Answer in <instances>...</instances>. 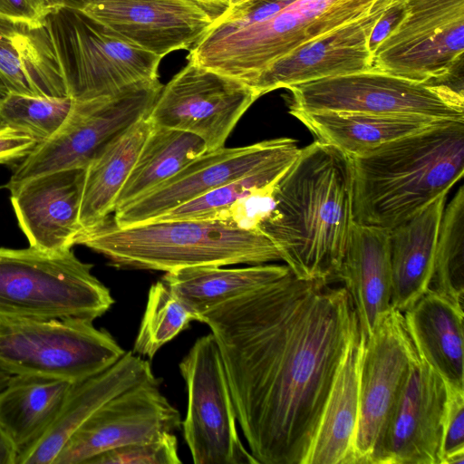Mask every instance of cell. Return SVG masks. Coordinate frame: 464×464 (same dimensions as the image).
Masks as SVG:
<instances>
[{"label":"cell","instance_id":"ac0fdd59","mask_svg":"<svg viewBox=\"0 0 464 464\" xmlns=\"http://www.w3.org/2000/svg\"><path fill=\"white\" fill-rule=\"evenodd\" d=\"M82 11L160 58L189 50L213 23L190 0H108Z\"/></svg>","mask_w":464,"mask_h":464},{"label":"cell","instance_id":"f6af8a7d","mask_svg":"<svg viewBox=\"0 0 464 464\" xmlns=\"http://www.w3.org/2000/svg\"><path fill=\"white\" fill-rule=\"evenodd\" d=\"M7 93H8V90L5 87V85L4 84V82H2V80L0 79V102L6 96Z\"/></svg>","mask_w":464,"mask_h":464},{"label":"cell","instance_id":"7a4b0ae2","mask_svg":"<svg viewBox=\"0 0 464 464\" xmlns=\"http://www.w3.org/2000/svg\"><path fill=\"white\" fill-rule=\"evenodd\" d=\"M275 201L258 230L296 277L333 282L355 224L352 158L318 140L301 148Z\"/></svg>","mask_w":464,"mask_h":464},{"label":"cell","instance_id":"8992f818","mask_svg":"<svg viewBox=\"0 0 464 464\" xmlns=\"http://www.w3.org/2000/svg\"><path fill=\"white\" fill-rule=\"evenodd\" d=\"M92 268L71 249L0 247V322L102 316L114 300Z\"/></svg>","mask_w":464,"mask_h":464},{"label":"cell","instance_id":"e0dca14e","mask_svg":"<svg viewBox=\"0 0 464 464\" xmlns=\"http://www.w3.org/2000/svg\"><path fill=\"white\" fill-rule=\"evenodd\" d=\"M447 384L419 354L370 464H440Z\"/></svg>","mask_w":464,"mask_h":464},{"label":"cell","instance_id":"2e32d148","mask_svg":"<svg viewBox=\"0 0 464 464\" xmlns=\"http://www.w3.org/2000/svg\"><path fill=\"white\" fill-rule=\"evenodd\" d=\"M180 425L179 411L160 392L156 378L102 406L71 436L53 464H85L101 453L155 440Z\"/></svg>","mask_w":464,"mask_h":464},{"label":"cell","instance_id":"5bb4252c","mask_svg":"<svg viewBox=\"0 0 464 464\" xmlns=\"http://www.w3.org/2000/svg\"><path fill=\"white\" fill-rule=\"evenodd\" d=\"M300 150L296 140L282 137L208 150L154 189L115 210L112 219L120 227L148 222L221 185L277 160L296 157Z\"/></svg>","mask_w":464,"mask_h":464},{"label":"cell","instance_id":"cb8c5ba5","mask_svg":"<svg viewBox=\"0 0 464 464\" xmlns=\"http://www.w3.org/2000/svg\"><path fill=\"white\" fill-rule=\"evenodd\" d=\"M364 340L359 326L335 375L304 464H356L355 437Z\"/></svg>","mask_w":464,"mask_h":464},{"label":"cell","instance_id":"44dd1931","mask_svg":"<svg viewBox=\"0 0 464 464\" xmlns=\"http://www.w3.org/2000/svg\"><path fill=\"white\" fill-rule=\"evenodd\" d=\"M154 379L150 362L130 351L109 368L73 382L54 422L37 441L18 454L16 464H53L71 436L102 406Z\"/></svg>","mask_w":464,"mask_h":464},{"label":"cell","instance_id":"ffe728a7","mask_svg":"<svg viewBox=\"0 0 464 464\" xmlns=\"http://www.w3.org/2000/svg\"><path fill=\"white\" fill-rule=\"evenodd\" d=\"M385 14L372 16L301 45L266 68L250 89L258 99L277 89L372 68L371 35Z\"/></svg>","mask_w":464,"mask_h":464},{"label":"cell","instance_id":"8d00e7d4","mask_svg":"<svg viewBox=\"0 0 464 464\" xmlns=\"http://www.w3.org/2000/svg\"><path fill=\"white\" fill-rule=\"evenodd\" d=\"M276 183L256 188L238 198L230 207L216 214L210 220H218L238 229L259 231L260 224L270 216L275 208Z\"/></svg>","mask_w":464,"mask_h":464},{"label":"cell","instance_id":"836d02e7","mask_svg":"<svg viewBox=\"0 0 464 464\" xmlns=\"http://www.w3.org/2000/svg\"><path fill=\"white\" fill-rule=\"evenodd\" d=\"M297 156L277 160L240 179L221 185L150 221L210 220L216 214L230 207L238 198L256 188L277 182Z\"/></svg>","mask_w":464,"mask_h":464},{"label":"cell","instance_id":"4316f807","mask_svg":"<svg viewBox=\"0 0 464 464\" xmlns=\"http://www.w3.org/2000/svg\"><path fill=\"white\" fill-rule=\"evenodd\" d=\"M290 114L302 122L316 140L333 145L351 158L448 121L412 115L344 111H295Z\"/></svg>","mask_w":464,"mask_h":464},{"label":"cell","instance_id":"d6986e66","mask_svg":"<svg viewBox=\"0 0 464 464\" xmlns=\"http://www.w3.org/2000/svg\"><path fill=\"white\" fill-rule=\"evenodd\" d=\"M85 169H61L12 187L10 200L29 246L47 253L72 249L80 230Z\"/></svg>","mask_w":464,"mask_h":464},{"label":"cell","instance_id":"ab89813d","mask_svg":"<svg viewBox=\"0 0 464 464\" xmlns=\"http://www.w3.org/2000/svg\"><path fill=\"white\" fill-rule=\"evenodd\" d=\"M37 143L32 135L0 121V165L23 160Z\"/></svg>","mask_w":464,"mask_h":464},{"label":"cell","instance_id":"7402d4cb","mask_svg":"<svg viewBox=\"0 0 464 464\" xmlns=\"http://www.w3.org/2000/svg\"><path fill=\"white\" fill-rule=\"evenodd\" d=\"M337 277L349 293L364 336L392 309L389 231L355 223Z\"/></svg>","mask_w":464,"mask_h":464},{"label":"cell","instance_id":"3957f363","mask_svg":"<svg viewBox=\"0 0 464 464\" xmlns=\"http://www.w3.org/2000/svg\"><path fill=\"white\" fill-rule=\"evenodd\" d=\"M355 223L391 230L464 174V121H448L352 157Z\"/></svg>","mask_w":464,"mask_h":464},{"label":"cell","instance_id":"f35d334b","mask_svg":"<svg viewBox=\"0 0 464 464\" xmlns=\"http://www.w3.org/2000/svg\"><path fill=\"white\" fill-rule=\"evenodd\" d=\"M51 10L47 0H0V18L15 23L44 24Z\"/></svg>","mask_w":464,"mask_h":464},{"label":"cell","instance_id":"484cf974","mask_svg":"<svg viewBox=\"0 0 464 464\" xmlns=\"http://www.w3.org/2000/svg\"><path fill=\"white\" fill-rule=\"evenodd\" d=\"M402 314L419 356L448 385L464 389L463 306L427 291Z\"/></svg>","mask_w":464,"mask_h":464},{"label":"cell","instance_id":"30bf717a","mask_svg":"<svg viewBox=\"0 0 464 464\" xmlns=\"http://www.w3.org/2000/svg\"><path fill=\"white\" fill-rule=\"evenodd\" d=\"M162 87L157 78L133 83L112 95L74 101L62 127L37 143L3 188L9 189L61 169H86L110 143L148 117Z\"/></svg>","mask_w":464,"mask_h":464},{"label":"cell","instance_id":"9c48e42d","mask_svg":"<svg viewBox=\"0 0 464 464\" xmlns=\"http://www.w3.org/2000/svg\"><path fill=\"white\" fill-rule=\"evenodd\" d=\"M92 322L77 317L0 322V369L76 382L109 368L125 351Z\"/></svg>","mask_w":464,"mask_h":464},{"label":"cell","instance_id":"277c9868","mask_svg":"<svg viewBox=\"0 0 464 464\" xmlns=\"http://www.w3.org/2000/svg\"><path fill=\"white\" fill-rule=\"evenodd\" d=\"M402 1L294 0L254 20H217L188 50L187 60L250 88L266 68L301 45L385 14Z\"/></svg>","mask_w":464,"mask_h":464},{"label":"cell","instance_id":"d4e9b609","mask_svg":"<svg viewBox=\"0 0 464 464\" xmlns=\"http://www.w3.org/2000/svg\"><path fill=\"white\" fill-rule=\"evenodd\" d=\"M448 193L389 230L392 308L403 313L429 288Z\"/></svg>","mask_w":464,"mask_h":464},{"label":"cell","instance_id":"d6a6232c","mask_svg":"<svg viewBox=\"0 0 464 464\" xmlns=\"http://www.w3.org/2000/svg\"><path fill=\"white\" fill-rule=\"evenodd\" d=\"M196 314L162 281L153 284L135 339L133 353L153 358L167 343L185 330Z\"/></svg>","mask_w":464,"mask_h":464},{"label":"cell","instance_id":"f546056e","mask_svg":"<svg viewBox=\"0 0 464 464\" xmlns=\"http://www.w3.org/2000/svg\"><path fill=\"white\" fill-rule=\"evenodd\" d=\"M151 127L148 118L140 120L86 167L79 213L80 229L98 225L114 212L120 190Z\"/></svg>","mask_w":464,"mask_h":464},{"label":"cell","instance_id":"f1b7e54d","mask_svg":"<svg viewBox=\"0 0 464 464\" xmlns=\"http://www.w3.org/2000/svg\"><path fill=\"white\" fill-rule=\"evenodd\" d=\"M286 265L259 264L241 268L198 266L166 272L162 281L199 317L214 307L278 280Z\"/></svg>","mask_w":464,"mask_h":464},{"label":"cell","instance_id":"e575fe53","mask_svg":"<svg viewBox=\"0 0 464 464\" xmlns=\"http://www.w3.org/2000/svg\"><path fill=\"white\" fill-rule=\"evenodd\" d=\"M73 103L70 96H34L8 92L0 102V121L32 135L39 143L62 127Z\"/></svg>","mask_w":464,"mask_h":464},{"label":"cell","instance_id":"74e56055","mask_svg":"<svg viewBox=\"0 0 464 464\" xmlns=\"http://www.w3.org/2000/svg\"><path fill=\"white\" fill-rule=\"evenodd\" d=\"M463 462L464 389L447 384L440 464H458Z\"/></svg>","mask_w":464,"mask_h":464},{"label":"cell","instance_id":"9a60e30c","mask_svg":"<svg viewBox=\"0 0 464 464\" xmlns=\"http://www.w3.org/2000/svg\"><path fill=\"white\" fill-rule=\"evenodd\" d=\"M417 357L400 311L392 309L365 337L360 369L356 464H370Z\"/></svg>","mask_w":464,"mask_h":464},{"label":"cell","instance_id":"7bdbcfd3","mask_svg":"<svg viewBox=\"0 0 464 464\" xmlns=\"http://www.w3.org/2000/svg\"><path fill=\"white\" fill-rule=\"evenodd\" d=\"M51 8L65 7L70 9L83 10L87 6L108 0H47Z\"/></svg>","mask_w":464,"mask_h":464},{"label":"cell","instance_id":"603a6c76","mask_svg":"<svg viewBox=\"0 0 464 464\" xmlns=\"http://www.w3.org/2000/svg\"><path fill=\"white\" fill-rule=\"evenodd\" d=\"M0 79L8 92L69 96L46 23L31 25L0 18Z\"/></svg>","mask_w":464,"mask_h":464},{"label":"cell","instance_id":"d590c367","mask_svg":"<svg viewBox=\"0 0 464 464\" xmlns=\"http://www.w3.org/2000/svg\"><path fill=\"white\" fill-rule=\"evenodd\" d=\"M178 440L173 432L140 443L113 449L95 456L85 464H179Z\"/></svg>","mask_w":464,"mask_h":464},{"label":"cell","instance_id":"ba28073f","mask_svg":"<svg viewBox=\"0 0 464 464\" xmlns=\"http://www.w3.org/2000/svg\"><path fill=\"white\" fill-rule=\"evenodd\" d=\"M289 113L344 111L464 121L463 90L420 82L375 67L289 87Z\"/></svg>","mask_w":464,"mask_h":464},{"label":"cell","instance_id":"60d3db41","mask_svg":"<svg viewBox=\"0 0 464 464\" xmlns=\"http://www.w3.org/2000/svg\"><path fill=\"white\" fill-rule=\"evenodd\" d=\"M17 456L15 444L0 424V464H16Z\"/></svg>","mask_w":464,"mask_h":464},{"label":"cell","instance_id":"83f0119b","mask_svg":"<svg viewBox=\"0 0 464 464\" xmlns=\"http://www.w3.org/2000/svg\"><path fill=\"white\" fill-rule=\"evenodd\" d=\"M73 382L38 375H12L0 392V424L18 454L37 441L57 418Z\"/></svg>","mask_w":464,"mask_h":464},{"label":"cell","instance_id":"ee69618b","mask_svg":"<svg viewBox=\"0 0 464 464\" xmlns=\"http://www.w3.org/2000/svg\"><path fill=\"white\" fill-rule=\"evenodd\" d=\"M11 376L10 373L0 369V392L6 386Z\"/></svg>","mask_w":464,"mask_h":464},{"label":"cell","instance_id":"4fadbf2b","mask_svg":"<svg viewBox=\"0 0 464 464\" xmlns=\"http://www.w3.org/2000/svg\"><path fill=\"white\" fill-rule=\"evenodd\" d=\"M256 100L247 85L188 61L163 85L147 118L152 125L195 134L214 150L225 146Z\"/></svg>","mask_w":464,"mask_h":464},{"label":"cell","instance_id":"8fae6325","mask_svg":"<svg viewBox=\"0 0 464 464\" xmlns=\"http://www.w3.org/2000/svg\"><path fill=\"white\" fill-rule=\"evenodd\" d=\"M464 0H405L372 52V66L412 81L449 78L462 61Z\"/></svg>","mask_w":464,"mask_h":464},{"label":"cell","instance_id":"1f68e13d","mask_svg":"<svg viewBox=\"0 0 464 464\" xmlns=\"http://www.w3.org/2000/svg\"><path fill=\"white\" fill-rule=\"evenodd\" d=\"M428 291L463 306L464 297V186L444 208Z\"/></svg>","mask_w":464,"mask_h":464},{"label":"cell","instance_id":"52a82bcc","mask_svg":"<svg viewBox=\"0 0 464 464\" xmlns=\"http://www.w3.org/2000/svg\"><path fill=\"white\" fill-rule=\"evenodd\" d=\"M68 95L86 101L159 78L162 58L82 10L53 8L45 18Z\"/></svg>","mask_w":464,"mask_h":464},{"label":"cell","instance_id":"b9f144b4","mask_svg":"<svg viewBox=\"0 0 464 464\" xmlns=\"http://www.w3.org/2000/svg\"><path fill=\"white\" fill-rule=\"evenodd\" d=\"M201 7L212 19L220 18L231 6L230 0H190Z\"/></svg>","mask_w":464,"mask_h":464},{"label":"cell","instance_id":"7c38bea8","mask_svg":"<svg viewBox=\"0 0 464 464\" xmlns=\"http://www.w3.org/2000/svg\"><path fill=\"white\" fill-rule=\"evenodd\" d=\"M188 409L181 422L195 464H258L238 437L236 410L221 353L210 333L179 363Z\"/></svg>","mask_w":464,"mask_h":464},{"label":"cell","instance_id":"6da1fadb","mask_svg":"<svg viewBox=\"0 0 464 464\" xmlns=\"http://www.w3.org/2000/svg\"><path fill=\"white\" fill-rule=\"evenodd\" d=\"M258 464H304L359 327L344 285L292 272L203 314Z\"/></svg>","mask_w":464,"mask_h":464},{"label":"cell","instance_id":"4dcf8cb0","mask_svg":"<svg viewBox=\"0 0 464 464\" xmlns=\"http://www.w3.org/2000/svg\"><path fill=\"white\" fill-rule=\"evenodd\" d=\"M206 151V143L195 134L152 125L114 211L154 189Z\"/></svg>","mask_w":464,"mask_h":464},{"label":"cell","instance_id":"bcb514c9","mask_svg":"<svg viewBox=\"0 0 464 464\" xmlns=\"http://www.w3.org/2000/svg\"><path fill=\"white\" fill-rule=\"evenodd\" d=\"M246 1H248V0H230V3H231V6H234V5H239V4H242Z\"/></svg>","mask_w":464,"mask_h":464},{"label":"cell","instance_id":"5b68a950","mask_svg":"<svg viewBox=\"0 0 464 464\" xmlns=\"http://www.w3.org/2000/svg\"><path fill=\"white\" fill-rule=\"evenodd\" d=\"M74 245L102 254L121 269L169 272L281 260L276 246L261 232L218 220H153L120 227L108 217L98 225L81 228Z\"/></svg>","mask_w":464,"mask_h":464}]
</instances>
